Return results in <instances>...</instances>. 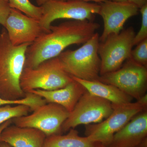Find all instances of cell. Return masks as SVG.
I'll list each match as a JSON object with an SVG mask.
<instances>
[{
    "label": "cell",
    "instance_id": "cell-1",
    "mask_svg": "<svg viewBox=\"0 0 147 147\" xmlns=\"http://www.w3.org/2000/svg\"><path fill=\"white\" fill-rule=\"evenodd\" d=\"M100 25L93 21L73 20L50 27L27 48L24 67L34 68L58 57L69 46L84 44L96 32Z\"/></svg>",
    "mask_w": 147,
    "mask_h": 147
},
{
    "label": "cell",
    "instance_id": "cell-2",
    "mask_svg": "<svg viewBox=\"0 0 147 147\" xmlns=\"http://www.w3.org/2000/svg\"><path fill=\"white\" fill-rule=\"evenodd\" d=\"M32 43L18 46L11 44L5 29L0 33V97L13 100L26 97L20 86L27 48Z\"/></svg>",
    "mask_w": 147,
    "mask_h": 147
},
{
    "label": "cell",
    "instance_id": "cell-3",
    "mask_svg": "<svg viewBox=\"0 0 147 147\" xmlns=\"http://www.w3.org/2000/svg\"><path fill=\"white\" fill-rule=\"evenodd\" d=\"M99 36L96 32L78 49L67 50L58 56L63 68L70 76L87 81L98 80L100 66Z\"/></svg>",
    "mask_w": 147,
    "mask_h": 147
},
{
    "label": "cell",
    "instance_id": "cell-4",
    "mask_svg": "<svg viewBox=\"0 0 147 147\" xmlns=\"http://www.w3.org/2000/svg\"><path fill=\"white\" fill-rule=\"evenodd\" d=\"M73 80L57 57L42 62L34 68L24 67L20 86L25 93L36 89L53 90L65 87Z\"/></svg>",
    "mask_w": 147,
    "mask_h": 147
},
{
    "label": "cell",
    "instance_id": "cell-5",
    "mask_svg": "<svg viewBox=\"0 0 147 147\" xmlns=\"http://www.w3.org/2000/svg\"><path fill=\"white\" fill-rule=\"evenodd\" d=\"M112 105L113 112L108 118L99 123L85 125L86 137L106 147L111 144L116 132L137 114L147 109V105L139 100L135 102Z\"/></svg>",
    "mask_w": 147,
    "mask_h": 147
},
{
    "label": "cell",
    "instance_id": "cell-6",
    "mask_svg": "<svg viewBox=\"0 0 147 147\" xmlns=\"http://www.w3.org/2000/svg\"><path fill=\"white\" fill-rule=\"evenodd\" d=\"M42 16L40 24L45 32L50 31L53 21L59 19L93 21L95 14H98L100 5L97 3L67 0H49L41 6Z\"/></svg>",
    "mask_w": 147,
    "mask_h": 147
},
{
    "label": "cell",
    "instance_id": "cell-7",
    "mask_svg": "<svg viewBox=\"0 0 147 147\" xmlns=\"http://www.w3.org/2000/svg\"><path fill=\"white\" fill-rule=\"evenodd\" d=\"M135 34L133 27H130L100 42L98 49L100 76L117 70L130 58Z\"/></svg>",
    "mask_w": 147,
    "mask_h": 147
},
{
    "label": "cell",
    "instance_id": "cell-8",
    "mask_svg": "<svg viewBox=\"0 0 147 147\" xmlns=\"http://www.w3.org/2000/svg\"><path fill=\"white\" fill-rule=\"evenodd\" d=\"M98 80L115 86L137 100L146 94L147 67L129 58L118 69L100 76Z\"/></svg>",
    "mask_w": 147,
    "mask_h": 147
},
{
    "label": "cell",
    "instance_id": "cell-9",
    "mask_svg": "<svg viewBox=\"0 0 147 147\" xmlns=\"http://www.w3.org/2000/svg\"><path fill=\"white\" fill-rule=\"evenodd\" d=\"M113 110L111 102L86 91L63 124L61 132H66L78 125L101 122L110 115Z\"/></svg>",
    "mask_w": 147,
    "mask_h": 147
},
{
    "label": "cell",
    "instance_id": "cell-10",
    "mask_svg": "<svg viewBox=\"0 0 147 147\" xmlns=\"http://www.w3.org/2000/svg\"><path fill=\"white\" fill-rule=\"evenodd\" d=\"M69 114L61 105L50 102L40 106L30 115L12 119V123L20 127L39 129L47 137L61 134L62 125Z\"/></svg>",
    "mask_w": 147,
    "mask_h": 147
},
{
    "label": "cell",
    "instance_id": "cell-11",
    "mask_svg": "<svg viewBox=\"0 0 147 147\" xmlns=\"http://www.w3.org/2000/svg\"><path fill=\"white\" fill-rule=\"evenodd\" d=\"M98 14L104 23V29L99 36V41H105L111 35L118 34L123 29L127 20L138 14L139 9L133 4L126 2L108 1L100 3Z\"/></svg>",
    "mask_w": 147,
    "mask_h": 147
},
{
    "label": "cell",
    "instance_id": "cell-12",
    "mask_svg": "<svg viewBox=\"0 0 147 147\" xmlns=\"http://www.w3.org/2000/svg\"><path fill=\"white\" fill-rule=\"evenodd\" d=\"M9 38L14 46L32 43L45 32L39 20L23 14L20 11L11 8L4 27Z\"/></svg>",
    "mask_w": 147,
    "mask_h": 147
},
{
    "label": "cell",
    "instance_id": "cell-13",
    "mask_svg": "<svg viewBox=\"0 0 147 147\" xmlns=\"http://www.w3.org/2000/svg\"><path fill=\"white\" fill-rule=\"evenodd\" d=\"M147 138V109L134 116L116 132L109 147H137Z\"/></svg>",
    "mask_w": 147,
    "mask_h": 147
},
{
    "label": "cell",
    "instance_id": "cell-14",
    "mask_svg": "<svg viewBox=\"0 0 147 147\" xmlns=\"http://www.w3.org/2000/svg\"><path fill=\"white\" fill-rule=\"evenodd\" d=\"M86 91L79 82L74 80L65 87L53 90L36 89L29 92L37 95L45 99L47 103L61 105L71 113L81 96Z\"/></svg>",
    "mask_w": 147,
    "mask_h": 147
},
{
    "label": "cell",
    "instance_id": "cell-15",
    "mask_svg": "<svg viewBox=\"0 0 147 147\" xmlns=\"http://www.w3.org/2000/svg\"><path fill=\"white\" fill-rule=\"evenodd\" d=\"M46 135L32 127L9 125L0 134V142H5L13 147H43Z\"/></svg>",
    "mask_w": 147,
    "mask_h": 147
},
{
    "label": "cell",
    "instance_id": "cell-16",
    "mask_svg": "<svg viewBox=\"0 0 147 147\" xmlns=\"http://www.w3.org/2000/svg\"><path fill=\"white\" fill-rule=\"evenodd\" d=\"M71 77L90 94L108 100L112 104H126L133 100L132 97L113 85L102 83L98 80L87 81Z\"/></svg>",
    "mask_w": 147,
    "mask_h": 147
},
{
    "label": "cell",
    "instance_id": "cell-17",
    "mask_svg": "<svg viewBox=\"0 0 147 147\" xmlns=\"http://www.w3.org/2000/svg\"><path fill=\"white\" fill-rule=\"evenodd\" d=\"M43 147H106L98 142L92 141L87 137H81L77 130L72 128L65 135L57 134L47 136Z\"/></svg>",
    "mask_w": 147,
    "mask_h": 147
},
{
    "label": "cell",
    "instance_id": "cell-18",
    "mask_svg": "<svg viewBox=\"0 0 147 147\" xmlns=\"http://www.w3.org/2000/svg\"><path fill=\"white\" fill-rule=\"evenodd\" d=\"M11 8L20 11L25 15L40 20L42 16V7L35 5L30 0H8Z\"/></svg>",
    "mask_w": 147,
    "mask_h": 147
},
{
    "label": "cell",
    "instance_id": "cell-19",
    "mask_svg": "<svg viewBox=\"0 0 147 147\" xmlns=\"http://www.w3.org/2000/svg\"><path fill=\"white\" fill-rule=\"evenodd\" d=\"M32 111L28 105L20 104L15 106L7 105L0 107V125L5 122L15 118L28 115Z\"/></svg>",
    "mask_w": 147,
    "mask_h": 147
},
{
    "label": "cell",
    "instance_id": "cell-20",
    "mask_svg": "<svg viewBox=\"0 0 147 147\" xmlns=\"http://www.w3.org/2000/svg\"><path fill=\"white\" fill-rule=\"evenodd\" d=\"M136 45V48L131 51L130 58L136 63L147 67V38Z\"/></svg>",
    "mask_w": 147,
    "mask_h": 147
},
{
    "label": "cell",
    "instance_id": "cell-21",
    "mask_svg": "<svg viewBox=\"0 0 147 147\" xmlns=\"http://www.w3.org/2000/svg\"><path fill=\"white\" fill-rule=\"evenodd\" d=\"M139 10L142 14V24L139 31L134 36V46L147 38V4L142 7Z\"/></svg>",
    "mask_w": 147,
    "mask_h": 147
},
{
    "label": "cell",
    "instance_id": "cell-22",
    "mask_svg": "<svg viewBox=\"0 0 147 147\" xmlns=\"http://www.w3.org/2000/svg\"><path fill=\"white\" fill-rule=\"evenodd\" d=\"M10 9L8 0H0V24L4 27Z\"/></svg>",
    "mask_w": 147,
    "mask_h": 147
},
{
    "label": "cell",
    "instance_id": "cell-23",
    "mask_svg": "<svg viewBox=\"0 0 147 147\" xmlns=\"http://www.w3.org/2000/svg\"><path fill=\"white\" fill-rule=\"evenodd\" d=\"M32 99L31 96H26V97L22 99L13 100H4L0 97V107L2 105H14V104H16V105L23 104V105L30 106L32 105Z\"/></svg>",
    "mask_w": 147,
    "mask_h": 147
},
{
    "label": "cell",
    "instance_id": "cell-24",
    "mask_svg": "<svg viewBox=\"0 0 147 147\" xmlns=\"http://www.w3.org/2000/svg\"><path fill=\"white\" fill-rule=\"evenodd\" d=\"M127 1L137 6L139 9L147 4V0H127Z\"/></svg>",
    "mask_w": 147,
    "mask_h": 147
},
{
    "label": "cell",
    "instance_id": "cell-25",
    "mask_svg": "<svg viewBox=\"0 0 147 147\" xmlns=\"http://www.w3.org/2000/svg\"><path fill=\"white\" fill-rule=\"evenodd\" d=\"M12 119L9 120L3 123H2L0 125V134L1 133L3 130L6 127H7L9 125H10L12 123Z\"/></svg>",
    "mask_w": 147,
    "mask_h": 147
},
{
    "label": "cell",
    "instance_id": "cell-26",
    "mask_svg": "<svg viewBox=\"0 0 147 147\" xmlns=\"http://www.w3.org/2000/svg\"><path fill=\"white\" fill-rule=\"evenodd\" d=\"M77 1H82L89 2L90 1H93L95 3H102L108 1H112V0H77Z\"/></svg>",
    "mask_w": 147,
    "mask_h": 147
},
{
    "label": "cell",
    "instance_id": "cell-27",
    "mask_svg": "<svg viewBox=\"0 0 147 147\" xmlns=\"http://www.w3.org/2000/svg\"><path fill=\"white\" fill-rule=\"evenodd\" d=\"M49 0H36V3L38 6H41Z\"/></svg>",
    "mask_w": 147,
    "mask_h": 147
},
{
    "label": "cell",
    "instance_id": "cell-28",
    "mask_svg": "<svg viewBox=\"0 0 147 147\" xmlns=\"http://www.w3.org/2000/svg\"><path fill=\"white\" fill-rule=\"evenodd\" d=\"M137 147H147V138L142 141Z\"/></svg>",
    "mask_w": 147,
    "mask_h": 147
},
{
    "label": "cell",
    "instance_id": "cell-29",
    "mask_svg": "<svg viewBox=\"0 0 147 147\" xmlns=\"http://www.w3.org/2000/svg\"><path fill=\"white\" fill-rule=\"evenodd\" d=\"M0 147H13L5 142H0Z\"/></svg>",
    "mask_w": 147,
    "mask_h": 147
},
{
    "label": "cell",
    "instance_id": "cell-30",
    "mask_svg": "<svg viewBox=\"0 0 147 147\" xmlns=\"http://www.w3.org/2000/svg\"><path fill=\"white\" fill-rule=\"evenodd\" d=\"M116 2H126L127 1V0H112Z\"/></svg>",
    "mask_w": 147,
    "mask_h": 147
},
{
    "label": "cell",
    "instance_id": "cell-31",
    "mask_svg": "<svg viewBox=\"0 0 147 147\" xmlns=\"http://www.w3.org/2000/svg\"><path fill=\"white\" fill-rule=\"evenodd\" d=\"M55 1H67V0H55Z\"/></svg>",
    "mask_w": 147,
    "mask_h": 147
}]
</instances>
